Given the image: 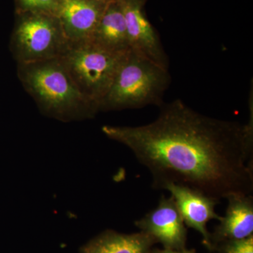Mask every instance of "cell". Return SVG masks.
<instances>
[{"mask_svg": "<svg viewBox=\"0 0 253 253\" xmlns=\"http://www.w3.org/2000/svg\"><path fill=\"white\" fill-rule=\"evenodd\" d=\"M144 126H105L152 176V187L189 186L220 201L253 191V111L247 124L201 114L180 99L162 104Z\"/></svg>", "mask_w": 253, "mask_h": 253, "instance_id": "1", "label": "cell"}, {"mask_svg": "<svg viewBox=\"0 0 253 253\" xmlns=\"http://www.w3.org/2000/svg\"><path fill=\"white\" fill-rule=\"evenodd\" d=\"M18 73L26 91L51 116L91 117L98 111L81 94L60 58L19 63Z\"/></svg>", "mask_w": 253, "mask_h": 253, "instance_id": "2", "label": "cell"}, {"mask_svg": "<svg viewBox=\"0 0 253 253\" xmlns=\"http://www.w3.org/2000/svg\"><path fill=\"white\" fill-rule=\"evenodd\" d=\"M168 69L129 50L126 53L100 110L139 109L163 104L170 84Z\"/></svg>", "mask_w": 253, "mask_h": 253, "instance_id": "3", "label": "cell"}, {"mask_svg": "<svg viewBox=\"0 0 253 253\" xmlns=\"http://www.w3.org/2000/svg\"><path fill=\"white\" fill-rule=\"evenodd\" d=\"M129 51L116 52L86 40L71 43L60 59L81 94L99 111Z\"/></svg>", "mask_w": 253, "mask_h": 253, "instance_id": "4", "label": "cell"}, {"mask_svg": "<svg viewBox=\"0 0 253 253\" xmlns=\"http://www.w3.org/2000/svg\"><path fill=\"white\" fill-rule=\"evenodd\" d=\"M13 44L19 63L59 59L71 42L56 14L18 13Z\"/></svg>", "mask_w": 253, "mask_h": 253, "instance_id": "5", "label": "cell"}, {"mask_svg": "<svg viewBox=\"0 0 253 253\" xmlns=\"http://www.w3.org/2000/svg\"><path fill=\"white\" fill-rule=\"evenodd\" d=\"M146 0H121L129 49L168 69V58L154 26L144 13Z\"/></svg>", "mask_w": 253, "mask_h": 253, "instance_id": "6", "label": "cell"}, {"mask_svg": "<svg viewBox=\"0 0 253 253\" xmlns=\"http://www.w3.org/2000/svg\"><path fill=\"white\" fill-rule=\"evenodd\" d=\"M135 225L165 249H186L187 229L172 196L163 195L158 206L136 221Z\"/></svg>", "mask_w": 253, "mask_h": 253, "instance_id": "7", "label": "cell"}, {"mask_svg": "<svg viewBox=\"0 0 253 253\" xmlns=\"http://www.w3.org/2000/svg\"><path fill=\"white\" fill-rule=\"evenodd\" d=\"M161 189L170 193L186 226L198 231L204 246L211 251V234L207 224L212 219L221 220V216L215 212V206L220 201L193 188L174 183H166Z\"/></svg>", "mask_w": 253, "mask_h": 253, "instance_id": "8", "label": "cell"}, {"mask_svg": "<svg viewBox=\"0 0 253 253\" xmlns=\"http://www.w3.org/2000/svg\"><path fill=\"white\" fill-rule=\"evenodd\" d=\"M110 1L61 0L56 16L70 42L89 40Z\"/></svg>", "mask_w": 253, "mask_h": 253, "instance_id": "9", "label": "cell"}, {"mask_svg": "<svg viewBox=\"0 0 253 253\" xmlns=\"http://www.w3.org/2000/svg\"><path fill=\"white\" fill-rule=\"evenodd\" d=\"M226 200L225 215L221 217L219 225L211 234V251L223 241L244 239L253 235L252 195H234Z\"/></svg>", "mask_w": 253, "mask_h": 253, "instance_id": "10", "label": "cell"}, {"mask_svg": "<svg viewBox=\"0 0 253 253\" xmlns=\"http://www.w3.org/2000/svg\"><path fill=\"white\" fill-rule=\"evenodd\" d=\"M89 40L105 49L116 52L130 50L121 0L109 1Z\"/></svg>", "mask_w": 253, "mask_h": 253, "instance_id": "11", "label": "cell"}, {"mask_svg": "<svg viewBox=\"0 0 253 253\" xmlns=\"http://www.w3.org/2000/svg\"><path fill=\"white\" fill-rule=\"evenodd\" d=\"M155 244L154 239L142 231L125 234L107 231L86 244L81 253H149Z\"/></svg>", "mask_w": 253, "mask_h": 253, "instance_id": "12", "label": "cell"}, {"mask_svg": "<svg viewBox=\"0 0 253 253\" xmlns=\"http://www.w3.org/2000/svg\"><path fill=\"white\" fill-rule=\"evenodd\" d=\"M61 0H16L18 14L43 12L57 14Z\"/></svg>", "mask_w": 253, "mask_h": 253, "instance_id": "13", "label": "cell"}, {"mask_svg": "<svg viewBox=\"0 0 253 253\" xmlns=\"http://www.w3.org/2000/svg\"><path fill=\"white\" fill-rule=\"evenodd\" d=\"M214 253H253V235L246 239L223 241L214 246Z\"/></svg>", "mask_w": 253, "mask_h": 253, "instance_id": "14", "label": "cell"}, {"mask_svg": "<svg viewBox=\"0 0 253 253\" xmlns=\"http://www.w3.org/2000/svg\"><path fill=\"white\" fill-rule=\"evenodd\" d=\"M149 253H196L195 250H170V249H163V250H151Z\"/></svg>", "mask_w": 253, "mask_h": 253, "instance_id": "15", "label": "cell"}, {"mask_svg": "<svg viewBox=\"0 0 253 253\" xmlns=\"http://www.w3.org/2000/svg\"><path fill=\"white\" fill-rule=\"evenodd\" d=\"M103 1H111V0H103Z\"/></svg>", "mask_w": 253, "mask_h": 253, "instance_id": "16", "label": "cell"}]
</instances>
